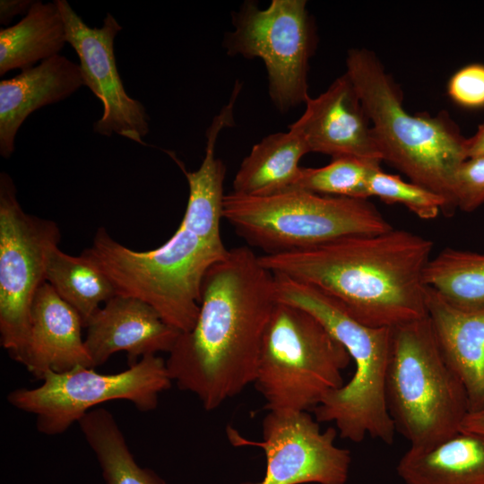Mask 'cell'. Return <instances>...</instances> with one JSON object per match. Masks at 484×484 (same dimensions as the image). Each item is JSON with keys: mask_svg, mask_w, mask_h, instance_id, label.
<instances>
[{"mask_svg": "<svg viewBox=\"0 0 484 484\" xmlns=\"http://www.w3.org/2000/svg\"><path fill=\"white\" fill-rule=\"evenodd\" d=\"M83 327L79 313L45 281L31 304L28 341L19 363L40 380L49 371L94 368L82 337Z\"/></svg>", "mask_w": 484, "mask_h": 484, "instance_id": "16", "label": "cell"}, {"mask_svg": "<svg viewBox=\"0 0 484 484\" xmlns=\"http://www.w3.org/2000/svg\"><path fill=\"white\" fill-rule=\"evenodd\" d=\"M432 250L428 238L393 228L259 261L330 297L360 323L393 328L428 315L423 276Z\"/></svg>", "mask_w": 484, "mask_h": 484, "instance_id": "2", "label": "cell"}, {"mask_svg": "<svg viewBox=\"0 0 484 484\" xmlns=\"http://www.w3.org/2000/svg\"><path fill=\"white\" fill-rule=\"evenodd\" d=\"M385 398L396 431L412 447L457 433L470 412L466 392L445 360L428 315L392 328Z\"/></svg>", "mask_w": 484, "mask_h": 484, "instance_id": "6", "label": "cell"}, {"mask_svg": "<svg viewBox=\"0 0 484 484\" xmlns=\"http://www.w3.org/2000/svg\"><path fill=\"white\" fill-rule=\"evenodd\" d=\"M56 2L65 22L67 43L79 57L83 83L103 105L94 132L104 136L116 134L147 145L143 139L149 133V115L140 101L126 93L116 64L114 41L121 25L107 13L101 27H89L67 1Z\"/></svg>", "mask_w": 484, "mask_h": 484, "instance_id": "13", "label": "cell"}, {"mask_svg": "<svg viewBox=\"0 0 484 484\" xmlns=\"http://www.w3.org/2000/svg\"><path fill=\"white\" fill-rule=\"evenodd\" d=\"M78 424L99 462L105 484H167L154 471L136 462L108 411L93 409Z\"/></svg>", "mask_w": 484, "mask_h": 484, "instance_id": "22", "label": "cell"}, {"mask_svg": "<svg viewBox=\"0 0 484 484\" xmlns=\"http://www.w3.org/2000/svg\"><path fill=\"white\" fill-rule=\"evenodd\" d=\"M56 223L25 212L13 178L0 174V341L19 362L27 344L33 298L45 281L49 250L60 241Z\"/></svg>", "mask_w": 484, "mask_h": 484, "instance_id": "11", "label": "cell"}, {"mask_svg": "<svg viewBox=\"0 0 484 484\" xmlns=\"http://www.w3.org/2000/svg\"><path fill=\"white\" fill-rule=\"evenodd\" d=\"M45 281L81 315L83 324L117 295L109 279L82 255L73 256L54 246L48 252Z\"/></svg>", "mask_w": 484, "mask_h": 484, "instance_id": "23", "label": "cell"}, {"mask_svg": "<svg viewBox=\"0 0 484 484\" xmlns=\"http://www.w3.org/2000/svg\"><path fill=\"white\" fill-rule=\"evenodd\" d=\"M65 43V25L56 0L35 1L19 22L0 30V76L60 55Z\"/></svg>", "mask_w": 484, "mask_h": 484, "instance_id": "21", "label": "cell"}, {"mask_svg": "<svg viewBox=\"0 0 484 484\" xmlns=\"http://www.w3.org/2000/svg\"><path fill=\"white\" fill-rule=\"evenodd\" d=\"M85 348L93 367L113 354L127 352L129 365L148 355L169 352L180 332L167 324L146 302L116 295L87 321Z\"/></svg>", "mask_w": 484, "mask_h": 484, "instance_id": "15", "label": "cell"}, {"mask_svg": "<svg viewBox=\"0 0 484 484\" xmlns=\"http://www.w3.org/2000/svg\"><path fill=\"white\" fill-rule=\"evenodd\" d=\"M228 253L224 244L210 242L180 222L169 239L148 251L123 246L100 227L81 255L109 279L117 295L146 302L186 333L196 322L208 271Z\"/></svg>", "mask_w": 484, "mask_h": 484, "instance_id": "5", "label": "cell"}, {"mask_svg": "<svg viewBox=\"0 0 484 484\" xmlns=\"http://www.w3.org/2000/svg\"><path fill=\"white\" fill-rule=\"evenodd\" d=\"M460 430L484 434V408L469 412Z\"/></svg>", "mask_w": 484, "mask_h": 484, "instance_id": "31", "label": "cell"}, {"mask_svg": "<svg viewBox=\"0 0 484 484\" xmlns=\"http://www.w3.org/2000/svg\"><path fill=\"white\" fill-rule=\"evenodd\" d=\"M34 2L32 0H1L0 24L7 26L16 15H26Z\"/></svg>", "mask_w": 484, "mask_h": 484, "instance_id": "29", "label": "cell"}, {"mask_svg": "<svg viewBox=\"0 0 484 484\" xmlns=\"http://www.w3.org/2000/svg\"><path fill=\"white\" fill-rule=\"evenodd\" d=\"M456 209L471 212L484 203V156L464 160L457 168L453 186Z\"/></svg>", "mask_w": 484, "mask_h": 484, "instance_id": "27", "label": "cell"}, {"mask_svg": "<svg viewBox=\"0 0 484 484\" xmlns=\"http://www.w3.org/2000/svg\"><path fill=\"white\" fill-rule=\"evenodd\" d=\"M424 283L447 302L459 307L484 305V255L445 248L431 257Z\"/></svg>", "mask_w": 484, "mask_h": 484, "instance_id": "24", "label": "cell"}, {"mask_svg": "<svg viewBox=\"0 0 484 484\" xmlns=\"http://www.w3.org/2000/svg\"><path fill=\"white\" fill-rule=\"evenodd\" d=\"M310 152L304 137L296 130L271 134L255 144L232 182V193L268 196L294 187L301 167Z\"/></svg>", "mask_w": 484, "mask_h": 484, "instance_id": "20", "label": "cell"}, {"mask_svg": "<svg viewBox=\"0 0 484 484\" xmlns=\"http://www.w3.org/2000/svg\"><path fill=\"white\" fill-rule=\"evenodd\" d=\"M223 219L250 246L276 255L393 227L368 199L291 188L268 196L225 195Z\"/></svg>", "mask_w": 484, "mask_h": 484, "instance_id": "7", "label": "cell"}, {"mask_svg": "<svg viewBox=\"0 0 484 484\" xmlns=\"http://www.w3.org/2000/svg\"><path fill=\"white\" fill-rule=\"evenodd\" d=\"M79 64L57 55L0 82V154L10 158L15 136L37 109L59 102L83 86Z\"/></svg>", "mask_w": 484, "mask_h": 484, "instance_id": "18", "label": "cell"}, {"mask_svg": "<svg viewBox=\"0 0 484 484\" xmlns=\"http://www.w3.org/2000/svg\"><path fill=\"white\" fill-rule=\"evenodd\" d=\"M231 20L223 47L229 56L261 58L268 77V92L281 113L305 103L308 95L309 60L317 36L306 0H272L265 9L245 1Z\"/></svg>", "mask_w": 484, "mask_h": 484, "instance_id": "9", "label": "cell"}, {"mask_svg": "<svg viewBox=\"0 0 484 484\" xmlns=\"http://www.w3.org/2000/svg\"><path fill=\"white\" fill-rule=\"evenodd\" d=\"M397 473L405 484H484V434L460 430L428 446H410Z\"/></svg>", "mask_w": 484, "mask_h": 484, "instance_id": "19", "label": "cell"}, {"mask_svg": "<svg viewBox=\"0 0 484 484\" xmlns=\"http://www.w3.org/2000/svg\"><path fill=\"white\" fill-rule=\"evenodd\" d=\"M426 304L445 360L461 381L470 412L484 408V305L459 307L427 287Z\"/></svg>", "mask_w": 484, "mask_h": 484, "instance_id": "17", "label": "cell"}, {"mask_svg": "<svg viewBox=\"0 0 484 484\" xmlns=\"http://www.w3.org/2000/svg\"><path fill=\"white\" fill-rule=\"evenodd\" d=\"M378 169L380 164L354 157L333 158L324 167H301L293 188L324 195L368 199V180Z\"/></svg>", "mask_w": 484, "mask_h": 484, "instance_id": "25", "label": "cell"}, {"mask_svg": "<svg viewBox=\"0 0 484 484\" xmlns=\"http://www.w3.org/2000/svg\"><path fill=\"white\" fill-rule=\"evenodd\" d=\"M305 104L304 113L289 128L304 137L310 152L381 164L369 117L346 73L319 96H309Z\"/></svg>", "mask_w": 484, "mask_h": 484, "instance_id": "14", "label": "cell"}, {"mask_svg": "<svg viewBox=\"0 0 484 484\" xmlns=\"http://www.w3.org/2000/svg\"><path fill=\"white\" fill-rule=\"evenodd\" d=\"M277 302L274 275L248 246L229 249L208 271L194 327L180 333L166 366L172 382L213 411L255 381Z\"/></svg>", "mask_w": 484, "mask_h": 484, "instance_id": "1", "label": "cell"}, {"mask_svg": "<svg viewBox=\"0 0 484 484\" xmlns=\"http://www.w3.org/2000/svg\"><path fill=\"white\" fill-rule=\"evenodd\" d=\"M447 91L458 105L467 108L484 107V65L471 64L459 69L449 80Z\"/></svg>", "mask_w": 484, "mask_h": 484, "instance_id": "28", "label": "cell"}, {"mask_svg": "<svg viewBox=\"0 0 484 484\" xmlns=\"http://www.w3.org/2000/svg\"><path fill=\"white\" fill-rule=\"evenodd\" d=\"M35 388L10 392L7 402L34 414L37 429L59 435L78 422L95 406L116 400L131 402L137 410L156 409L160 393L172 384L166 360L148 355L116 374H100L93 367H79L64 373L48 372Z\"/></svg>", "mask_w": 484, "mask_h": 484, "instance_id": "10", "label": "cell"}, {"mask_svg": "<svg viewBox=\"0 0 484 484\" xmlns=\"http://www.w3.org/2000/svg\"><path fill=\"white\" fill-rule=\"evenodd\" d=\"M274 288L277 301L315 316L355 366L349 382L328 393L314 408L315 419L333 422L340 436L354 443L369 436L392 444L396 429L385 398L392 328L366 325L330 297L287 276L274 274Z\"/></svg>", "mask_w": 484, "mask_h": 484, "instance_id": "4", "label": "cell"}, {"mask_svg": "<svg viewBox=\"0 0 484 484\" xmlns=\"http://www.w3.org/2000/svg\"><path fill=\"white\" fill-rule=\"evenodd\" d=\"M347 350L309 312L277 301L267 323L254 385L268 411H307L344 385Z\"/></svg>", "mask_w": 484, "mask_h": 484, "instance_id": "8", "label": "cell"}, {"mask_svg": "<svg viewBox=\"0 0 484 484\" xmlns=\"http://www.w3.org/2000/svg\"><path fill=\"white\" fill-rule=\"evenodd\" d=\"M351 80L369 117L383 161L405 174L411 182L443 196L448 217L456 209L453 186L455 171L466 160V141L447 112L436 116L410 114L401 89L377 56L366 48H351L346 58Z\"/></svg>", "mask_w": 484, "mask_h": 484, "instance_id": "3", "label": "cell"}, {"mask_svg": "<svg viewBox=\"0 0 484 484\" xmlns=\"http://www.w3.org/2000/svg\"><path fill=\"white\" fill-rule=\"evenodd\" d=\"M263 439L253 441L229 427L227 436L235 446L264 450L266 470L256 482L239 484H345L351 463L350 452L335 445L337 429L322 431L307 411H268L262 423Z\"/></svg>", "mask_w": 484, "mask_h": 484, "instance_id": "12", "label": "cell"}, {"mask_svg": "<svg viewBox=\"0 0 484 484\" xmlns=\"http://www.w3.org/2000/svg\"><path fill=\"white\" fill-rule=\"evenodd\" d=\"M367 193L368 197L376 196L388 204L401 203L421 220L435 219L440 212L448 216L447 203L443 196L381 169L371 174Z\"/></svg>", "mask_w": 484, "mask_h": 484, "instance_id": "26", "label": "cell"}, {"mask_svg": "<svg viewBox=\"0 0 484 484\" xmlns=\"http://www.w3.org/2000/svg\"><path fill=\"white\" fill-rule=\"evenodd\" d=\"M484 156V124L478 126L476 133L466 141V158Z\"/></svg>", "mask_w": 484, "mask_h": 484, "instance_id": "30", "label": "cell"}]
</instances>
